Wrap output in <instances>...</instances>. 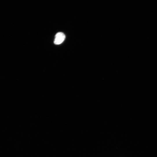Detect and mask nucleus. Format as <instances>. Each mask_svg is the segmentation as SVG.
Returning a JSON list of instances; mask_svg holds the SVG:
<instances>
[{
	"mask_svg": "<svg viewBox=\"0 0 157 157\" xmlns=\"http://www.w3.org/2000/svg\"><path fill=\"white\" fill-rule=\"evenodd\" d=\"M65 38V35L63 33L58 32L55 35L54 43L57 45L60 44L64 41Z\"/></svg>",
	"mask_w": 157,
	"mask_h": 157,
	"instance_id": "f257e3e1",
	"label": "nucleus"
}]
</instances>
